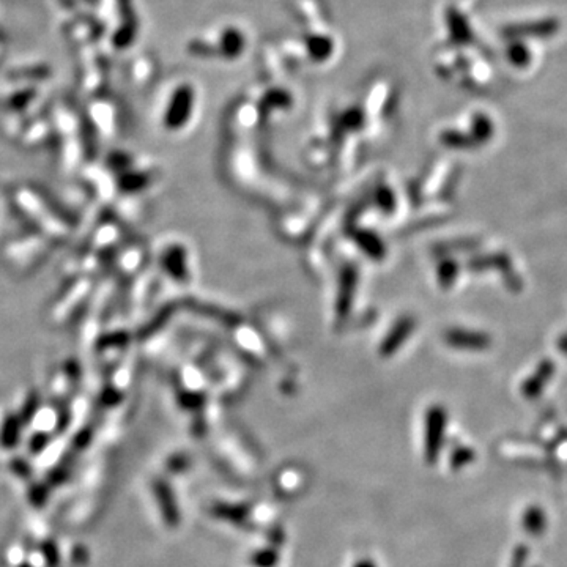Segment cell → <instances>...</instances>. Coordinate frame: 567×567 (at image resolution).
<instances>
[{
  "instance_id": "cell-1",
  "label": "cell",
  "mask_w": 567,
  "mask_h": 567,
  "mask_svg": "<svg viewBox=\"0 0 567 567\" xmlns=\"http://www.w3.org/2000/svg\"><path fill=\"white\" fill-rule=\"evenodd\" d=\"M446 411L443 407H432L425 415V430H424V457L427 463H435L438 461L440 452L445 445L446 435Z\"/></svg>"
},
{
  "instance_id": "cell-2",
  "label": "cell",
  "mask_w": 567,
  "mask_h": 567,
  "mask_svg": "<svg viewBox=\"0 0 567 567\" xmlns=\"http://www.w3.org/2000/svg\"><path fill=\"white\" fill-rule=\"evenodd\" d=\"M151 489L164 523H166L169 528L178 526L181 521V512L177 496H175V492L172 487H170L169 482L164 481L162 478H156L151 482Z\"/></svg>"
},
{
  "instance_id": "cell-3",
  "label": "cell",
  "mask_w": 567,
  "mask_h": 567,
  "mask_svg": "<svg viewBox=\"0 0 567 567\" xmlns=\"http://www.w3.org/2000/svg\"><path fill=\"white\" fill-rule=\"evenodd\" d=\"M447 342H449L451 345H454V347H458V348L482 350V348L489 347L490 339L482 333L454 330L451 333H447Z\"/></svg>"
},
{
  "instance_id": "cell-4",
  "label": "cell",
  "mask_w": 567,
  "mask_h": 567,
  "mask_svg": "<svg viewBox=\"0 0 567 567\" xmlns=\"http://www.w3.org/2000/svg\"><path fill=\"white\" fill-rule=\"evenodd\" d=\"M521 526H523L526 535L530 536L537 537L543 535V531L547 528V515L543 512V509L536 506V504L526 508L523 515H521Z\"/></svg>"
},
{
  "instance_id": "cell-5",
  "label": "cell",
  "mask_w": 567,
  "mask_h": 567,
  "mask_svg": "<svg viewBox=\"0 0 567 567\" xmlns=\"http://www.w3.org/2000/svg\"><path fill=\"white\" fill-rule=\"evenodd\" d=\"M118 7H120L122 16L123 18H127V21L123 22L122 28L115 33V37H113V43H115V46L118 48H124L133 41L134 33H136V26H134V19H133L131 2H129V0H120V2H118Z\"/></svg>"
},
{
  "instance_id": "cell-6",
  "label": "cell",
  "mask_w": 567,
  "mask_h": 567,
  "mask_svg": "<svg viewBox=\"0 0 567 567\" xmlns=\"http://www.w3.org/2000/svg\"><path fill=\"white\" fill-rule=\"evenodd\" d=\"M213 515L234 525H245L249 519V506L246 504H225L219 503L213 506Z\"/></svg>"
},
{
  "instance_id": "cell-7",
  "label": "cell",
  "mask_w": 567,
  "mask_h": 567,
  "mask_svg": "<svg viewBox=\"0 0 567 567\" xmlns=\"http://www.w3.org/2000/svg\"><path fill=\"white\" fill-rule=\"evenodd\" d=\"M188 98L186 92H178L174 95L172 103L169 104L167 115H166V127L170 129H177L183 124L186 118V107H188Z\"/></svg>"
},
{
  "instance_id": "cell-8",
  "label": "cell",
  "mask_w": 567,
  "mask_h": 567,
  "mask_svg": "<svg viewBox=\"0 0 567 567\" xmlns=\"http://www.w3.org/2000/svg\"><path fill=\"white\" fill-rule=\"evenodd\" d=\"M21 435V419L15 415H8L3 419L2 427H0V445L5 449H11L18 445Z\"/></svg>"
},
{
  "instance_id": "cell-9",
  "label": "cell",
  "mask_w": 567,
  "mask_h": 567,
  "mask_svg": "<svg viewBox=\"0 0 567 567\" xmlns=\"http://www.w3.org/2000/svg\"><path fill=\"white\" fill-rule=\"evenodd\" d=\"M552 372H553V369L550 364L539 367L536 375L532 378H530V380H526V382L523 383V387H521L523 396L528 397V399H535V397H537L539 394H541L543 387H546L547 382H548V378L552 377Z\"/></svg>"
},
{
  "instance_id": "cell-10",
  "label": "cell",
  "mask_w": 567,
  "mask_h": 567,
  "mask_svg": "<svg viewBox=\"0 0 567 567\" xmlns=\"http://www.w3.org/2000/svg\"><path fill=\"white\" fill-rule=\"evenodd\" d=\"M474 451L472 447L468 446H457L456 449L451 452L449 456V465L454 472H457V470H462L463 467H467V465L472 463L474 461Z\"/></svg>"
},
{
  "instance_id": "cell-11",
  "label": "cell",
  "mask_w": 567,
  "mask_h": 567,
  "mask_svg": "<svg viewBox=\"0 0 567 567\" xmlns=\"http://www.w3.org/2000/svg\"><path fill=\"white\" fill-rule=\"evenodd\" d=\"M251 564L254 567H276L279 564V553L275 548H260L251 557Z\"/></svg>"
},
{
  "instance_id": "cell-12",
  "label": "cell",
  "mask_w": 567,
  "mask_h": 567,
  "mask_svg": "<svg viewBox=\"0 0 567 567\" xmlns=\"http://www.w3.org/2000/svg\"><path fill=\"white\" fill-rule=\"evenodd\" d=\"M49 496V490L46 485L43 484H35L30 487V490H28V500L33 504V506H43L44 503H46Z\"/></svg>"
},
{
  "instance_id": "cell-13",
  "label": "cell",
  "mask_w": 567,
  "mask_h": 567,
  "mask_svg": "<svg viewBox=\"0 0 567 567\" xmlns=\"http://www.w3.org/2000/svg\"><path fill=\"white\" fill-rule=\"evenodd\" d=\"M70 473H71V465L68 462H62L57 465L53 472L49 473V482L54 485L62 484V482H65L68 478H70Z\"/></svg>"
},
{
  "instance_id": "cell-14",
  "label": "cell",
  "mask_w": 567,
  "mask_h": 567,
  "mask_svg": "<svg viewBox=\"0 0 567 567\" xmlns=\"http://www.w3.org/2000/svg\"><path fill=\"white\" fill-rule=\"evenodd\" d=\"M41 552H43V557L44 561H46L48 567H57L60 563V557H59V550H57L55 543L53 541H46L41 546Z\"/></svg>"
},
{
  "instance_id": "cell-15",
  "label": "cell",
  "mask_w": 567,
  "mask_h": 567,
  "mask_svg": "<svg viewBox=\"0 0 567 567\" xmlns=\"http://www.w3.org/2000/svg\"><path fill=\"white\" fill-rule=\"evenodd\" d=\"M38 408H39V397L35 396V394H32V396L27 399L24 408H22L21 421H22V422H30L32 419H33V416H35V413H37Z\"/></svg>"
},
{
  "instance_id": "cell-16",
  "label": "cell",
  "mask_w": 567,
  "mask_h": 567,
  "mask_svg": "<svg viewBox=\"0 0 567 567\" xmlns=\"http://www.w3.org/2000/svg\"><path fill=\"white\" fill-rule=\"evenodd\" d=\"M48 443H49V436L46 435V434H35L32 436L30 438V443H28V449H30V452L32 454H39L41 452L44 447L48 446Z\"/></svg>"
},
{
  "instance_id": "cell-17",
  "label": "cell",
  "mask_w": 567,
  "mask_h": 567,
  "mask_svg": "<svg viewBox=\"0 0 567 567\" xmlns=\"http://www.w3.org/2000/svg\"><path fill=\"white\" fill-rule=\"evenodd\" d=\"M528 553H530L528 548H526L525 546L515 547L509 567H525L526 561H528Z\"/></svg>"
},
{
  "instance_id": "cell-18",
  "label": "cell",
  "mask_w": 567,
  "mask_h": 567,
  "mask_svg": "<svg viewBox=\"0 0 567 567\" xmlns=\"http://www.w3.org/2000/svg\"><path fill=\"white\" fill-rule=\"evenodd\" d=\"M186 468H188V458H186L185 456H181V454H178V456H174L172 458H169V462H167L169 472L181 473Z\"/></svg>"
},
{
  "instance_id": "cell-19",
  "label": "cell",
  "mask_w": 567,
  "mask_h": 567,
  "mask_svg": "<svg viewBox=\"0 0 567 567\" xmlns=\"http://www.w3.org/2000/svg\"><path fill=\"white\" fill-rule=\"evenodd\" d=\"M510 60L514 62V65H525V62L528 60V53L523 46H514L510 48Z\"/></svg>"
},
{
  "instance_id": "cell-20",
  "label": "cell",
  "mask_w": 567,
  "mask_h": 567,
  "mask_svg": "<svg viewBox=\"0 0 567 567\" xmlns=\"http://www.w3.org/2000/svg\"><path fill=\"white\" fill-rule=\"evenodd\" d=\"M11 470L16 474H19L21 478H27V476H30L32 470L28 467V463H26L24 461H21V458H16V461L11 462Z\"/></svg>"
},
{
  "instance_id": "cell-21",
  "label": "cell",
  "mask_w": 567,
  "mask_h": 567,
  "mask_svg": "<svg viewBox=\"0 0 567 567\" xmlns=\"http://www.w3.org/2000/svg\"><path fill=\"white\" fill-rule=\"evenodd\" d=\"M90 440H92V435H90L89 430H82L75 436V443L73 445H75L76 449H84L85 446H89Z\"/></svg>"
},
{
  "instance_id": "cell-22",
  "label": "cell",
  "mask_w": 567,
  "mask_h": 567,
  "mask_svg": "<svg viewBox=\"0 0 567 567\" xmlns=\"http://www.w3.org/2000/svg\"><path fill=\"white\" fill-rule=\"evenodd\" d=\"M353 567H377V566H375V563H373L372 559L364 558V559H360L358 563H356Z\"/></svg>"
},
{
  "instance_id": "cell-23",
  "label": "cell",
  "mask_w": 567,
  "mask_h": 567,
  "mask_svg": "<svg viewBox=\"0 0 567 567\" xmlns=\"http://www.w3.org/2000/svg\"><path fill=\"white\" fill-rule=\"evenodd\" d=\"M21 567H32V566H30V564H22Z\"/></svg>"
}]
</instances>
